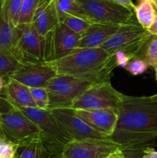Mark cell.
<instances>
[{"instance_id": "31", "label": "cell", "mask_w": 157, "mask_h": 158, "mask_svg": "<svg viewBox=\"0 0 157 158\" xmlns=\"http://www.w3.org/2000/svg\"><path fill=\"white\" fill-rule=\"evenodd\" d=\"M114 58H115V63H116L117 67L119 66L122 68H126L128 63L132 60V59L126 53H125L123 51H119L114 54Z\"/></svg>"}, {"instance_id": "2", "label": "cell", "mask_w": 157, "mask_h": 158, "mask_svg": "<svg viewBox=\"0 0 157 158\" xmlns=\"http://www.w3.org/2000/svg\"><path fill=\"white\" fill-rule=\"evenodd\" d=\"M57 75L86 79L93 83L110 80L117 67L114 56L102 48L76 49L64 57L48 62Z\"/></svg>"}, {"instance_id": "21", "label": "cell", "mask_w": 157, "mask_h": 158, "mask_svg": "<svg viewBox=\"0 0 157 158\" xmlns=\"http://www.w3.org/2000/svg\"><path fill=\"white\" fill-rule=\"evenodd\" d=\"M55 2L59 13L78 17L90 23L86 12L77 0H55Z\"/></svg>"}, {"instance_id": "19", "label": "cell", "mask_w": 157, "mask_h": 158, "mask_svg": "<svg viewBox=\"0 0 157 158\" xmlns=\"http://www.w3.org/2000/svg\"><path fill=\"white\" fill-rule=\"evenodd\" d=\"M22 64L19 59L10 50L0 49V76L10 78Z\"/></svg>"}, {"instance_id": "44", "label": "cell", "mask_w": 157, "mask_h": 158, "mask_svg": "<svg viewBox=\"0 0 157 158\" xmlns=\"http://www.w3.org/2000/svg\"><path fill=\"white\" fill-rule=\"evenodd\" d=\"M0 94H2V93H0Z\"/></svg>"}, {"instance_id": "26", "label": "cell", "mask_w": 157, "mask_h": 158, "mask_svg": "<svg viewBox=\"0 0 157 158\" xmlns=\"http://www.w3.org/2000/svg\"><path fill=\"white\" fill-rule=\"evenodd\" d=\"M29 89L37 107L42 110H49V98L46 88H29Z\"/></svg>"}, {"instance_id": "11", "label": "cell", "mask_w": 157, "mask_h": 158, "mask_svg": "<svg viewBox=\"0 0 157 158\" xmlns=\"http://www.w3.org/2000/svg\"><path fill=\"white\" fill-rule=\"evenodd\" d=\"M49 110L72 140L109 139V137L97 131L80 118L72 108H56Z\"/></svg>"}, {"instance_id": "36", "label": "cell", "mask_w": 157, "mask_h": 158, "mask_svg": "<svg viewBox=\"0 0 157 158\" xmlns=\"http://www.w3.org/2000/svg\"><path fill=\"white\" fill-rule=\"evenodd\" d=\"M6 82L7 81L5 80V78L0 76V93H3V89H4L5 86L6 84Z\"/></svg>"}, {"instance_id": "35", "label": "cell", "mask_w": 157, "mask_h": 158, "mask_svg": "<svg viewBox=\"0 0 157 158\" xmlns=\"http://www.w3.org/2000/svg\"><path fill=\"white\" fill-rule=\"evenodd\" d=\"M110 158H123V151L121 150H118V151H115V153L111 155Z\"/></svg>"}, {"instance_id": "45", "label": "cell", "mask_w": 157, "mask_h": 158, "mask_svg": "<svg viewBox=\"0 0 157 158\" xmlns=\"http://www.w3.org/2000/svg\"><path fill=\"white\" fill-rule=\"evenodd\" d=\"M109 158H110V157H109Z\"/></svg>"}, {"instance_id": "6", "label": "cell", "mask_w": 157, "mask_h": 158, "mask_svg": "<svg viewBox=\"0 0 157 158\" xmlns=\"http://www.w3.org/2000/svg\"><path fill=\"white\" fill-rule=\"evenodd\" d=\"M91 23L122 26L137 23L135 13L108 0H77Z\"/></svg>"}, {"instance_id": "17", "label": "cell", "mask_w": 157, "mask_h": 158, "mask_svg": "<svg viewBox=\"0 0 157 158\" xmlns=\"http://www.w3.org/2000/svg\"><path fill=\"white\" fill-rule=\"evenodd\" d=\"M3 93L6 98L18 109L37 107L31 95L29 87L15 81L13 79H8Z\"/></svg>"}, {"instance_id": "27", "label": "cell", "mask_w": 157, "mask_h": 158, "mask_svg": "<svg viewBox=\"0 0 157 158\" xmlns=\"http://www.w3.org/2000/svg\"><path fill=\"white\" fill-rule=\"evenodd\" d=\"M19 148L16 143L0 138V158H15Z\"/></svg>"}, {"instance_id": "16", "label": "cell", "mask_w": 157, "mask_h": 158, "mask_svg": "<svg viewBox=\"0 0 157 158\" xmlns=\"http://www.w3.org/2000/svg\"><path fill=\"white\" fill-rule=\"evenodd\" d=\"M120 26L91 23L87 30L82 35L77 49L100 48Z\"/></svg>"}, {"instance_id": "3", "label": "cell", "mask_w": 157, "mask_h": 158, "mask_svg": "<svg viewBox=\"0 0 157 158\" xmlns=\"http://www.w3.org/2000/svg\"><path fill=\"white\" fill-rule=\"evenodd\" d=\"M18 110L38 128L42 143L50 154L61 153L63 148L72 140L49 110L38 107H24Z\"/></svg>"}, {"instance_id": "8", "label": "cell", "mask_w": 157, "mask_h": 158, "mask_svg": "<svg viewBox=\"0 0 157 158\" xmlns=\"http://www.w3.org/2000/svg\"><path fill=\"white\" fill-rule=\"evenodd\" d=\"M125 95L111 84L110 80L95 83L85 90L72 103L73 110L117 109Z\"/></svg>"}, {"instance_id": "33", "label": "cell", "mask_w": 157, "mask_h": 158, "mask_svg": "<svg viewBox=\"0 0 157 158\" xmlns=\"http://www.w3.org/2000/svg\"><path fill=\"white\" fill-rule=\"evenodd\" d=\"M143 158H157V151L152 147L145 148Z\"/></svg>"}, {"instance_id": "12", "label": "cell", "mask_w": 157, "mask_h": 158, "mask_svg": "<svg viewBox=\"0 0 157 158\" xmlns=\"http://www.w3.org/2000/svg\"><path fill=\"white\" fill-rule=\"evenodd\" d=\"M81 35L59 23L46 36L47 42V62L64 57L78 48Z\"/></svg>"}, {"instance_id": "40", "label": "cell", "mask_w": 157, "mask_h": 158, "mask_svg": "<svg viewBox=\"0 0 157 158\" xmlns=\"http://www.w3.org/2000/svg\"><path fill=\"white\" fill-rule=\"evenodd\" d=\"M0 138L5 139L4 135H3V134H2V130H1V127H0Z\"/></svg>"}, {"instance_id": "4", "label": "cell", "mask_w": 157, "mask_h": 158, "mask_svg": "<svg viewBox=\"0 0 157 158\" xmlns=\"http://www.w3.org/2000/svg\"><path fill=\"white\" fill-rule=\"evenodd\" d=\"M151 35L147 29L142 27L139 23L125 25L120 26L117 32L100 48L111 56L123 51L132 60L135 58L142 60L144 46Z\"/></svg>"}, {"instance_id": "22", "label": "cell", "mask_w": 157, "mask_h": 158, "mask_svg": "<svg viewBox=\"0 0 157 158\" xmlns=\"http://www.w3.org/2000/svg\"><path fill=\"white\" fill-rule=\"evenodd\" d=\"M23 0H1L3 11L13 28L18 26Z\"/></svg>"}, {"instance_id": "34", "label": "cell", "mask_w": 157, "mask_h": 158, "mask_svg": "<svg viewBox=\"0 0 157 158\" xmlns=\"http://www.w3.org/2000/svg\"><path fill=\"white\" fill-rule=\"evenodd\" d=\"M147 31L152 35H157V10H156V14H155V19H154L153 23H152V26L147 29Z\"/></svg>"}, {"instance_id": "14", "label": "cell", "mask_w": 157, "mask_h": 158, "mask_svg": "<svg viewBox=\"0 0 157 158\" xmlns=\"http://www.w3.org/2000/svg\"><path fill=\"white\" fill-rule=\"evenodd\" d=\"M75 112L88 124L109 138L116 126L118 118L116 109L75 110Z\"/></svg>"}, {"instance_id": "30", "label": "cell", "mask_w": 157, "mask_h": 158, "mask_svg": "<svg viewBox=\"0 0 157 158\" xmlns=\"http://www.w3.org/2000/svg\"><path fill=\"white\" fill-rule=\"evenodd\" d=\"M15 109L16 107L6 98L4 93L0 94V116L11 112Z\"/></svg>"}, {"instance_id": "38", "label": "cell", "mask_w": 157, "mask_h": 158, "mask_svg": "<svg viewBox=\"0 0 157 158\" xmlns=\"http://www.w3.org/2000/svg\"><path fill=\"white\" fill-rule=\"evenodd\" d=\"M151 97H152V100H153L155 102V103H157V94H155V95L151 96Z\"/></svg>"}, {"instance_id": "42", "label": "cell", "mask_w": 157, "mask_h": 158, "mask_svg": "<svg viewBox=\"0 0 157 158\" xmlns=\"http://www.w3.org/2000/svg\"><path fill=\"white\" fill-rule=\"evenodd\" d=\"M15 158H17V155H16V157H15Z\"/></svg>"}, {"instance_id": "25", "label": "cell", "mask_w": 157, "mask_h": 158, "mask_svg": "<svg viewBox=\"0 0 157 158\" xmlns=\"http://www.w3.org/2000/svg\"><path fill=\"white\" fill-rule=\"evenodd\" d=\"M39 0H23L20 10L18 24H32Z\"/></svg>"}, {"instance_id": "41", "label": "cell", "mask_w": 157, "mask_h": 158, "mask_svg": "<svg viewBox=\"0 0 157 158\" xmlns=\"http://www.w3.org/2000/svg\"><path fill=\"white\" fill-rule=\"evenodd\" d=\"M155 80H156L157 82V69H155Z\"/></svg>"}, {"instance_id": "13", "label": "cell", "mask_w": 157, "mask_h": 158, "mask_svg": "<svg viewBox=\"0 0 157 158\" xmlns=\"http://www.w3.org/2000/svg\"><path fill=\"white\" fill-rule=\"evenodd\" d=\"M55 69L48 62L24 63L10 77L29 88L46 87L56 77Z\"/></svg>"}, {"instance_id": "7", "label": "cell", "mask_w": 157, "mask_h": 158, "mask_svg": "<svg viewBox=\"0 0 157 158\" xmlns=\"http://www.w3.org/2000/svg\"><path fill=\"white\" fill-rule=\"evenodd\" d=\"M93 84L81 77L57 75L45 87L49 94V110L71 108L75 99Z\"/></svg>"}, {"instance_id": "1", "label": "cell", "mask_w": 157, "mask_h": 158, "mask_svg": "<svg viewBox=\"0 0 157 158\" xmlns=\"http://www.w3.org/2000/svg\"><path fill=\"white\" fill-rule=\"evenodd\" d=\"M116 110V126L109 140L123 148L157 144V103L151 96L125 95Z\"/></svg>"}, {"instance_id": "18", "label": "cell", "mask_w": 157, "mask_h": 158, "mask_svg": "<svg viewBox=\"0 0 157 158\" xmlns=\"http://www.w3.org/2000/svg\"><path fill=\"white\" fill-rule=\"evenodd\" d=\"M137 22L145 29H148L155 19L156 9L152 0H137L134 9Z\"/></svg>"}, {"instance_id": "24", "label": "cell", "mask_w": 157, "mask_h": 158, "mask_svg": "<svg viewBox=\"0 0 157 158\" xmlns=\"http://www.w3.org/2000/svg\"><path fill=\"white\" fill-rule=\"evenodd\" d=\"M142 60L149 66L153 67L154 69H157V35H151L146 42L143 49Z\"/></svg>"}, {"instance_id": "15", "label": "cell", "mask_w": 157, "mask_h": 158, "mask_svg": "<svg viewBox=\"0 0 157 158\" xmlns=\"http://www.w3.org/2000/svg\"><path fill=\"white\" fill-rule=\"evenodd\" d=\"M59 23L55 0H39L32 25L41 36L46 37Z\"/></svg>"}, {"instance_id": "10", "label": "cell", "mask_w": 157, "mask_h": 158, "mask_svg": "<svg viewBox=\"0 0 157 158\" xmlns=\"http://www.w3.org/2000/svg\"><path fill=\"white\" fill-rule=\"evenodd\" d=\"M123 149L109 139H87L71 140L62 150L65 158H109L113 153Z\"/></svg>"}, {"instance_id": "9", "label": "cell", "mask_w": 157, "mask_h": 158, "mask_svg": "<svg viewBox=\"0 0 157 158\" xmlns=\"http://www.w3.org/2000/svg\"><path fill=\"white\" fill-rule=\"evenodd\" d=\"M0 127L5 139L19 147L40 134L39 130L35 123L18 108L0 116Z\"/></svg>"}, {"instance_id": "28", "label": "cell", "mask_w": 157, "mask_h": 158, "mask_svg": "<svg viewBox=\"0 0 157 158\" xmlns=\"http://www.w3.org/2000/svg\"><path fill=\"white\" fill-rule=\"evenodd\" d=\"M149 65L144 61L139 58L132 59L125 69L126 71L129 73L130 74L133 76L142 75L149 68Z\"/></svg>"}, {"instance_id": "39", "label": "cell", "mask_w": 157, "mask_h": 158, "mask_svg": "<svg viewBox=\"0 0 157 158\" xmlns=\"http://www.w3.org/2000/svg\"><path fill=\"white\" fill-rule=\"evenodd\" d=\"M152 2H153L154 6H155V9L157 10V0H152Z\"/></svg>"}, {"instance_id": "5", "label": "cell", "mask_w": 157, "mask_h": 158, "mask_svg": "<svg viewBox=\"0 0 157 158\" xmlns=\"http://www.w3.org/2000/svg\"><path fill=\"white\" fill-rule=\"evenodd\" d=\"M47 42L32 24H22L13 29L12 52L24 63L47 62Z\"/></svg>"}, {"instance_id": "43", "label": "cell", "mask_w": 157, "mask_h": 158, "mask_svg": "<svg viewBox=\"0 0 157 158\" xmlns=\"http://www.w3.org/2000/svg\"><path fill=\"white\" fill-rule=\"evenodd\" d=\"M17 158H18V154H17Z\"/></svg>"}, {"instance_id": "29", "label": "cell", "mask_w": 157, "mask_h": 158, "mask_svg": "<svg viewBox=\"0 0 157 158\" xmlns=\"http://www.w3.org/2000/svg\"><path fill=\"white\" fill-rule=\"evenodd\" d=\"M144 149V148H123V158H143Z\"/></svg>"}, {"instance_id": "37", "label": "cell", "mask_w": 157, "mask_h": 158, "mask_svg": "<svg viewBox=\"0 0 157 158\" xmlns=\"http://www.w3.org/2000/svg\"><path fill=\"white\" fill-rule=\"evenodd\" d=\"M51 158H65L61 154V153H55L51 154Z\"/></svg>"}, {"instance_id": "32", "label": "cell", "mask_w": 157, "mask_h": 158, "mask_svg": "<svg viewBox=\"0 0 157 158\" xmlns=\"http://www.w3.org/2000/svg\"><path fill=\"white\" fill-rule=\"evenodd\" d=\"M108 1L116 3L122 6H124L126 9H129L132 12H134V9H135V5L134 4L132 0H108Z\"/></svg>"}, {"instance_id": "23", "label": "cell", "mask_w": 157, "mask_h": 158, "mask_svg": "<svg viewBox=\"0 0 157 158\" xmlns=\"http://www.w3.org/2000/svg\"><path fill=\"white\" fill-rule=\"evenodd\" d=\"M58 15H59V23H62L71 30L81 35L87 30L91 24L86 20L78 17L59 13V12Z\"/></svg>"}, {"instance_id": "20", "label": "cell", "mask_w": 157, "mask_h": 158, "mask_svg": "<svg viewBox=\"0 0 157 158\" xmlns=\"http://www.w3.org/2000/svg\"><path fill=\"white\" fill-rule=\"evenodd\" d=\"M13 29L14 28L11 26L5 15L0 0V49H6L12 52Z\"/></svg>"}]
</instances>
